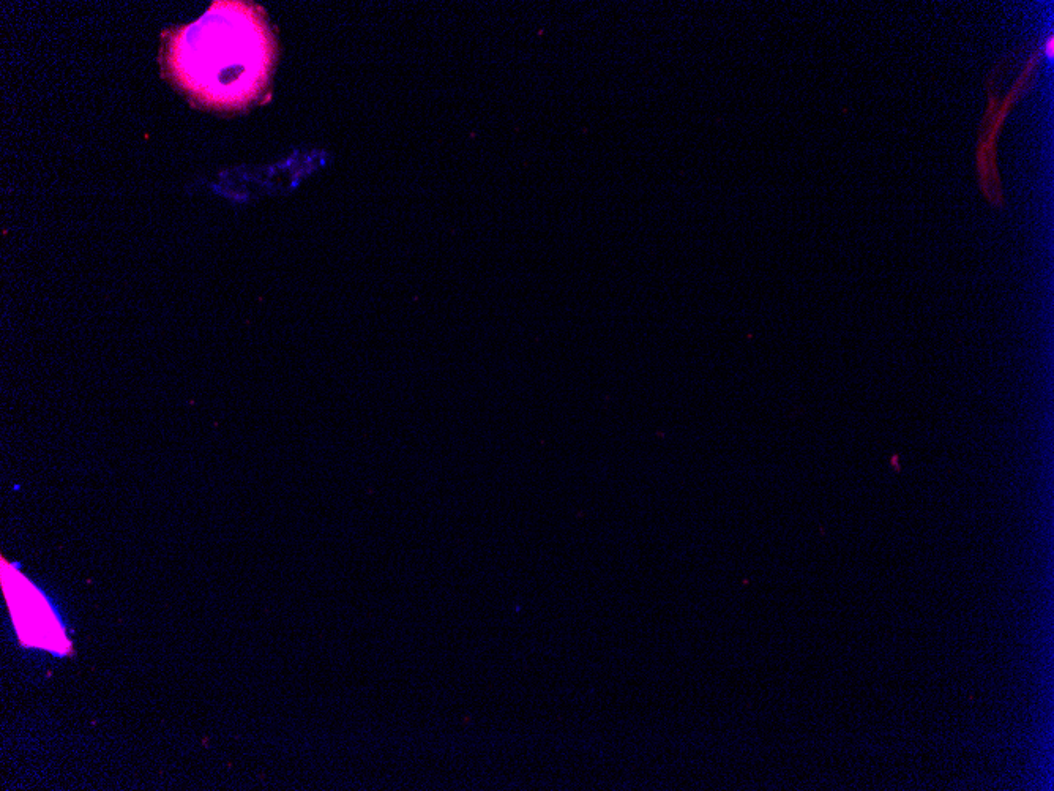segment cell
<instances>
[{
  "label": "cell",
  "mask_w": 1054,
  "mask_h": 791,
  "mask_svg": "<svg viewBox=\"0 0 1054 791\" xmlns=\"http://www.w3.org/2000/svg\"><path fill=\"white\" fill-rule=\"evenodd\" d=\"M1040 59H1042V51L1037 49L1036 53L1032 54L1031 59L1028 60L1025 70L1021 73L1020 78L1017 79L1015 86L1010 90V94H1007L1006 100L1002 103L1001 98H999L998 87V75L1001 65L993 70L987 81L988 106L987 113L982 119V125H980L979 143H977V174H979L980 190H982L983 196L987 198L991 206L998 207V209L1004 206L1001 176H999L998 163H996L998 135L1001 132L1002 125L1006 122L1007 116H1009L1010 109L1025 95L1026 90L1031 86L1032 78L1036 75Z\"/></svg>",
  "instance_id": "1"
},
{
  "label": "cell",
  "mask_w": 1054,
  "mask_h": 791,
  "mask_svg": "<svg viewBox=\"0 0 1054 791\" xmlns=\"http://www.w3.org/2000/svg\"><path fill=\"white\" fill-rule=\"evenodd\" d=\"M1043 53H1045V56H1047L1048 59H1053V56H1054V37H1053V35H1050V37L1047 38V42H1045V45H1043Z\"/></svg>",
  "instance_id": "2"
}]
</instances>
